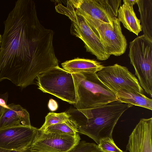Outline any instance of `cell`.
Wrapping results in <instances>:
<instances>
[{"instance_id": "obj_18", "label": "cell", "mask_w": 152, "mask_h": 152, "mask_svg": "<svg viewBox=\"0 0 152 152\" xmlns=\"http://www.w3.org/2000/svg\"><path fill=\"white\" fill-rule=\"evenodd\" d=\"M42 132L72 136H75L78 133L76 123L70 118L66 122L50 126Z\"/></svg>"}, {"instance_id": "obj_22", "label": "cell", "mask_w": 152, "mask_h": 152, "mask_svg": "<svg viewBox=\"0 0 152 152\" xmlns=\"http://www.w3.org/2000/svg\"><path fill=\"white\" fill-rule=\"evenodd\" d=\"M6 104L5 101L0 98V113L3 106Z\"/></svg>"}, {"instance_id": "obj_4", "label": "cell", "mask_w": 152, "mask_h": 152, "mask_svg": "<svg viewBox=\"0 0 152 152\" xmlns=\"http://www.w3.org/2000/svg\"><path fill=\"white\" fill-rule=\"evenodd\" d=\"M55 9L57 12L66 16L71 20V34L83 42L87 52L95 56L99 60H106L109 58L110 55L100 39L85 19L75 12L68 0L66 7L59 4L56 6Z\"/></svg>"}, {"instance_id": "obj_12", "label": "cell", "mask_w": 152, "mask_h": 152, "mask_svg": "<svg viewBox=\"0 0 152 152\" xmlns=\"http://www.w3.org/2000/svg\"><path fill=\"white\" fill-rule=\"evenodd\" d=\"M152 118H141L129 139L126 148L129 152H152Z\"/></svg>"}, {"instance_id": "obj_3", "label": "cell", "mask_w": 152, "mask_h": 152, "mask_svg": "<svg viewBox=\"0 0 152 152\" xmlns=\"http://www.w3.org/2000/svg\"><path fill=\"white\" fill-rule=\"evenodd\" d=\"M77 103L75 107L87 119L93 109L117 100L115 94L99 78L97 73H72Z\"/></svg>"}, {"instance_id": "obj_5", "label": "cell", "mask_w": 152, "mask_h": 152, "mask_svg": "<svg viewBox=\"0 0 152 152\" xmlns=\"http://www.w3.org/2000/svg\"><path fill=\"white\" fill-rule=\"evenodd\" d=\"M128 55L141 87L152 97V40L143 34L130 42Z\"/></svg>"}, {"instance_id": "obj_2", "label": "cell", "mask_w": 152, "mask_h": 152, "mask_svg": "<svg viewBox=\"0 0 152 152\" xmlns=\"http://www.w3.org/2000/svg\"><path fill=\"white\" fill-rule=\"evenodd\" d=\"M133 105L116 100L92 110L91 117L87 119L76 109L69 113L76 123L78 132L88 136L97 145L106 138H113V132L124 113Z\"/></svg>"}, {"instance_id": "obj_25", "label": "cell", "mask_w": 152, "mask_h": 152, "mask_svg": "<svg viewBox=\"0 0 152 152\" xmlns=\"http://www.w3.org/2000/svg\"></svg>"}, {"instance_id": "obj_11", "label": "cell", "mask_w": 152, "mask_h": 152, "mask_svg": "<svg viewBox=\"0 0 152 152\" xmlns=\"http://www.w3.org/2000/svg\"><path fill=\"white\" fill-rule=\"evenodd\" d=\"M38 129L31 126H17L0 130V147L22 151L30 148Z\"/></svg>"}, {"instance_id": "obj_15", "label": "cell", "mask_w": 152, "mask_h": 152, "mask_svg": "<svg viewBox=\"0 0 152 152\" xmlns=\"http://www.w3.org/2000/svg\"><path fill=\"white\" fill-rule=\"evenodd\" d=\"M123 1V4L118 8L117 18L125 28L138 36L142 31L140 20L136 16L133 5L126 0H124Z\"/></svg>"}, {"instance_id": "obj_1", "label": "cell", "mask_w": 152, "mask_h": 152, "mask_svg": "<svg viewBox=\"0 0 152 152\" xmlns=\"http://www.w3.org/2000/svg\"><path fill=\"white\" fill-rule=\"evenodd\" d=\"M0 45V82L8 80L24 88L40 74L58 66L53 31L37 17L32 0H18L4 22Z\"/></svg>"}, {"instance_id": "obj_16", "label": "cell", "mask_w": 152, "mask_h": 152, "mask_svg": "<svg viewBox=\"0 0 152 152\" xmlns=\"http://www.w3.org/2000/svg\"><path fill=\"white\" fill-rule=\"evenodd\" d=\"M118 100L122 103L152 110V100L134 90H121L115 94Z\"/></svg>"}, {"instance_id": "obj_14", "label": "cell", "mask_w": 152, "mask_h": 152, "mask_svg": "<svg viewBox=\"0 0 152 152\" xmlns=\"http://www.w3.org/2000/svg\"><path fill=\"white\" fill-rule=\"evenodd\" d=\"M61 65L64 69L71 73H97L104 66L96 60L79 58L66 61Z\"/></svg>"}, {"instance_id": "obj_23", "label": "cell", "mask_w": 152, "mask_h": 152, "mask_svg": "<svg viewBox=\"0 0 152 152\" xmlns=\"http://www.w3.org/2000/svg\"><path fill=\"white\" fill-rule=\"evenodd\" d=\"M126 1L129 4L133 6L135 4L137 3V0H126Z\"/></svg>"}, {"instance_id": "obj_7", "label": "cell", "mask_w": 152, "mask_h": 152, "mask_svg": "<svg viewBox=\"0 0 152 152\" xmlns=\"http://www.w3.org/2000/svg\"><path fill=\"white\" fill-rule=\"evenodd\" d=\"M81 16L100 39L109 54L119 56L125 53L127 40L122 33L121 22L117 17L113 19L112 26L89 17Z\"/></svg>"}, {"instance_id": "obj_8", "label": "cell", "mask_w": 152, "mask_h": 152, "mask_svg": "<svg viewBox=\"0 0 152 152\" xmlns=\"http://www.w3.org/2000/svg\"><path fill=\"white\" fill-rule=\"evenodd\" d=\"M75 12L82 16H86L113 26L112 21L118 16L121 0H68Z\"/></svg>"}, {"instance_id": "obj_21", "label": "cell", "mask_w": 152, "mask_h": 152, "mask_svg": "<svg viewBox=\"0 0 152 152\" xmlns=\"http://www.w3.org/2000/svg\"><path fill=\"white\" fill-rule=\"evenodd\" d=\"M48 107L51 111H55L57 110L58 105L56 102L55 100L51 99L49 102Z\"/></svg>"}, {"instance_id": "obj_6", "label": "cell", "mask_w": 152, "mask_h": 152, "mask_svg": "<svg viewBox=\"0 0 152 152\" xmlns=\"http://www.w3.org/2000/svg\"><path fill=\"white\" fill-rule=\"evenodd\" d=\"M38 88L73 105L77 99L72 73L58 66L36 77Z\"/></svg>"}, {"instance_id": "obj_9", "label": "cell", "mask_w": 152, "mask_h": 152, "mask_svg": "<svg viewBox=\"0 0 152 152\" xmlns=\"http://www.w3.org/2000/svg\"><path fill=\"white\" fill-rule=\"evenodd\" d=\"M99 79L115 94L121 90H134L143 94L138 80L126 67L118 64L104 66L97 73Z\"/></svg>"}, {"instance_id": "obj_13", "label": "cell", "mask_w": 152, "mask_h": 152, "mask_svg": "<svg viewBox=\"0 0 152 152\" xmlns=\"http://www.w3.org/2000/svg\"><path fill=\"white\" fill-rule=\"evenodd\" d=\"M20 125L31 126L27 110L20 105L14 103L3 106L0 113V130Z\"/></svg>"}, {"instance_id": "obj_20", "label": "cell", "mask_w": 152, "mask_h": 152, "mask_svg": "<svg viewBox=\"0 0 152 152\" xmlns=\"http://www.w3.org/2000/svg\"><path fill=\"white\" fill-rule=\"evenodd\" d=\"M104 152H122L123 151L115 144L113 138H106L102 139L98 145Z\"/></svg>"}, {"instance_id": "obj_24", "label": "cell", "mask_w": 152, "mask_h": 152, "mask_svg": "<svg viewBox=\"0 0 152 152\" xmlns=\"http://www.w3.org/2000/svg\"><path fill=\"white\" fill-rule=\"evenodd\" d=\"M1 35L0 34V45L1 44Z\"/></svg>"}, {"instance_id": "obj_17", "label": "cell", "mask_w": 152, "mask_h": 152, "mask_svg": "<svg viewBox=\"0 0 152 152\" xmlns=\"http://www.w3.org/2000/svg\"><path fill=\"white\" fill-rule=\"evenodd\" d=\"M143 35L152 40V0H137Z\"/></svg>"}, {"instance_id": "obj_19", "label": "cell", "mask_w": 152, "mask_h": 152, "mask_svg": "<svg viewBox=\"0 0 152 152\" xmlns=\"http://www.w3.org/2000/svg\"><path fill=\"white\" fill-rule=\"evenodd\" d=\"M70 116L67 112L59 113H49L45 117V121L38 130L44 131L48 127L52 125L64 122L70 119Z\"/></svg>"}, {"instance_id": "obj_10", "label": "cell", "mask_w": 152, "mask_h": 152, "mask_svg": "<svg viewBox=\"0 0 152 152\" xmlns=\"http://www.w3.org/2000/svg\"><path fill=\"white\" fill-rule=\"evenodd\" d=\"M80 140L78 133L72 136L46 133L38 129L30 148L43 152H68Z\"/></svg>"}]
</instances>
